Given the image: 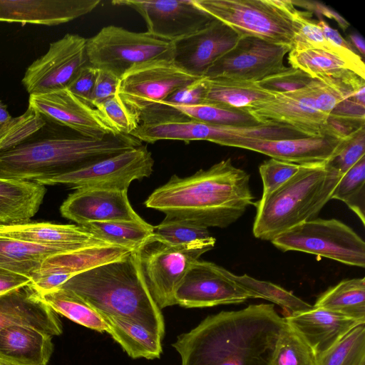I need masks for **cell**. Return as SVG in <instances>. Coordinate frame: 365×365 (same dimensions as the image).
I'll return each mask as SVG.
<instances>
[{
	"label": "cell",
	"mask_w": 365,
	"mask_h": 365,
	"mask_svg": "<svg viewBox=\"0 0 365 365\" xmlns=\"http://www.w3.org/2000/svg\"><path fill=\"white\" fill-rule=\"evenodd\" d=\"M284 317L272 304L223 311L179 336L181 365H271Z\"/></svg>",
	"instance_id": "cell-1"
},
{
	"label": "cell",
	"mask_w": 365,
	"mask_h": 365,
	"mask_svg": "<svg viewBox=\"0 0 365 365\" xmlns=\"http://www.w3.org/2000/svg\"><path fill=\"white\" fill-rule=\"evenodd\" d=\"M250 175L230 158L190 176L172 175L145 201L148 208L206 227H227L254 204Z\"/></svg>",
	"instance_id": "cell-2"
},
{
	"label": "cell",
	"mask_w": 365,
	"mask_h": 365,
	"mask_svg": "<svg viewBox=\"0 0 365 365\" xmlns=\"http://www.w3.org/2000/svg\"><path fill=\"white\" fill-rule=\"evenodd\" d=\"M58 288L73 292L101 315L133 320L164 336V318L149 292L137 252L78 274Z\"/></svg>",
	"instance_id": "cell-3"
},
{
	"label": "cell",
	"mask_w": 365,
	"mask_h": 365,
	"mask_svg": "<svg viewBox=\"0 0 365 365\" xmlns=\"http://www.w3.org/2000/svg\"><path fill=\"white\" fill-rule=\"evenodd\" d=\"M129 135L101 138L54 135L0 153V178L36 181L69 173L142 145Z\"/></svg>",
	"instance_id": "cell-4"
},
{
	"label": "cell",
	"mask_w": 365,
	"mask_h": 365,
	"mask_svg": "<svg viewBox=\"0 0 365 365\" xmlns=\"http://www.w3.org/2000/svg\"><path fill=\"white\" fill-rule=\"evenodd\" d=\"M341 178L326 163L300 165L287 181L254 202L255 237L271 241L287 230L315 219L331 200Z\"/></svg>",
	"instance_id": "cell-5"
},
{
	"label": "cell",
	"mask_w": 365,
	"mask_h": 365,
	"mask_svg": "<svg viewBox=\"0 0 365 365\" xmlns=\"http://www.w3.org/2000/svg\"><path fill=\"white\" fill-rule=\"evenodd\" d=\"M201 10L231 27L242 37H256L290 48L298 11L291 1L193 0Z\"/></svg>",
	"instance_id": "cell-6"
},
{
	"label": "cell",
	"mask_w": 365,
	"mask_h": 365,
	"mask_svg": "<svg viewBox=\"0 0 365 365\" xmlns=\"http://www.w3.org/2000/svg\"><path fill=\"white\" fill-rule=\"evenodd\" d=\"M88 62L118 78L132 66L153 61L172 60L174 43L148 31L134 32L110 25L87 38Z\"/></svg>",
	"instance_id": "cell-7"
},
{
	"label": "cell",
	"mask_w": 365,
	"mask_h": 365,
	"mask_svg": "<svg viewBox=\"0 0 365 365\" xmlns=\"http://www.w3.org/2000/svg\"><path fill=\"white\" fill-rule=\"evenodd\" d=\"M279 250L299 251L364 268L365 242L349 226L336 219H314L271 240Z\"/></svg>",
	"instance_id": "cell-8"
},
{
	"label": "cell",
	"mask_w": 365,
	"mask_h": 365,
	"mask_svg": "<svg viewBox=\"0 0 365 365\" xmlns=\"http://www.w3.org/2000/svg\"><path fill=\"white\" fill-rule=\"evenodd\" d=\"M213 237L191 243L169 245L149 240L137 252L149 292L161 309L176 304V289L192 264L212 250Z\"/></svg>",
	"instance_id": "cell-9"
},
{
	"label": "cell",
	"mask_w": 365,
	"mask_h": 365,
	"mask_svg": "<svg viewBox=\"0 0 365 365\" xmlns=\"http://www.w3.org/2000/svg\"><path fill=\"white\" fill-rule=\"evenodd\" d=\"M199 78L172 60L145 62L132 66L123 74L116 95L140 119L172 93Z\"/></svg>",
	"instance_id": "cell-10"
},
{
	"label": "cell",
	"mask_w": 365,
	"mask_h": 365,
	"mask_svg": "<svg viewBox=\"0 0 365 365\" xmlns=\"http://www.w3.org/2000/svg\"><path fill=\"white\" fill-rule=\"evenodd\" d=\"M153 165L151 152L142 145L78 170L34 182L43 185L63 184L75 190H128L133 181L150 177Z\"/></svg>",
	"instance_id": "cell-11"
},
{
	"label": "cell",
	"mask_w": 365,
	"mask_h": 365,
	"mask_svg": "<svg viewBox=\"0 0 365 365\" xmlns=\"http://www.w3.org/2000/svg\"><path fill=\"white\" fill-rule=\"evenodd\" d=\"M87 38L67 34L51 43L47 52L26 70L22 83L31 94H41L67 88L78 71L89 63Z\"/></svg>",
	"instance_id": "cell-12"
},
{
	"label": "cell",
	"mask_w": 365,
	"mask_h": 365,
	"mask_svg": "<svg viewBox=\"0 0 365 365\" xmlns=\"http://www.w3.org/2000/svg\"><path fill=\"white\" fill-rule=\"evenodd\" d=\"M290 48L247 36L216 61L204 77L238 81L258 82L285 70L284 58Z\"/></svg>",
	"instance_id": "cell-13"
},
{
	"label": "cell",
	"mask_w": 365,
	"mask_h": 365,
	"mask_svg": "<svg viewBox=\"0 0 365 365\" xmlns=\"http://www.w3.org/2000/svg\"><path fill=\"white\" fill-rule=\"evenodd\" d=\"M254 298L229 277L228 270L199 259L189 268L175 294L176 304L186 308L237 304Z\"/></svg>",
	"instance_id": "cell-14"
},
{
	"label": "cell",
	"mask_w": 365,
	"mask_h": 365,
	"mask_svg": "<svg viewBox=\"0 0 365 365\" xmlns=\"http://www.w3.org/2000/svg\"><path fill=\"white\" fill-rule=\"evenodd\" d=\"M111 3L135 10L143 19L148 32L171 42L197 32L215 19L199 9L193 0H114Z\"/></svg>",
	"instance_id": "cell-15"
},
{
	"label": "cell",
	"mask_w": 365,
	"mask_h": 365,
	"mask_svg": "<svg viewBox=\"0 0 365 365\" xmlns=\"http://www.w3.org/2000/svg\"><path fill=\"white\" fill-rule=\"evenodd\" d=\"M29 107L45 118L84 137L101 138L118 135L95 108L66 88L29 95Z\"/></svg>",
	"instance_id": "cell-16"
},
{
	"label": "cell",
	"mask_w": 365,
	"mask_h": 365,
	"mask_svg": "<svg viewBox=\"0 0 365 365\" xmlns=\"http://www.w3.org/2000/svg\"><path fill=\"white\" fill-rule=\"evenodd\" d=\"M240 38L231 27L214 19L203 29L173 42V61L189 73L203 77Z\"/></svg>",
	"instance_id": "cell-17"
},
{
	"label": "cell",
	"mask_w": 365,
	"mask_h": 365,
	"mask_svg": "<svg viewBox=\"0 0 365 365\" xmlns=\"http://www.w3.org/2000/svg\"><path fill=\"white\" fill-rule=\"evenodd\" d=\"M60 211L63 217L81 226L93 222H145L132 207L128 190L77 189L64 200Z\"/></svg>",
	"instance_id": "cell-18"
},
{
	"label": "cell",
	"mask_w": 365,
	"mask_h": 365,
	"mask_svg": "<svg viewBox=\"0 0 365 365\" xmlns=\"http://www.w3.org/2000/svg\"><path fill=\"white\" fill-rule=\"evenodd\" d=\"M247 110L262 124H282L307 136L324 135L328 115L317 110L301 89L275 93L274 98Z\"/></svg>",
	"instance_id": "cell-19"
},
{
	"label": "cell",
	"mask_w": 365,
	"mask_h": 365,
	"mask_svg": "<svg viewBox=\"0 0 365 365\" xmlns=\"http://www.w3.org/2000/svg\"><path fill=\"white\" fill-rule=\"evenodd\" d=\"M347 138L324 135L277 140L240 139L230 141L227 146L250 150L271 158L303 165L327 163Z\"/></svg>",
	"instance_id": "cell-20"
},
{
	"label": "cell",
	"mask_w": 365,
	"mask_h": 365,
	"mask_svg": "<svg viewBox=\"0 0 365 365\" xmlns=\"http://www.w3.org/2000/svg\"><path fill=\"white\" fill-rule=\"evenodd\" d=\"M101 0H0V21L56 26L94 10Z\"/></svg>",
	"instance_id": "cell-21"
},
{
	"label": "cell",
	"mask_w": 365,
	"mask_h": 365,
	"mask_svg": "<svg viewBox=\"0 0 365 365\" xmlns=\"http://www.w3.org/2000/svg\"><path fill=\"white\" fill-rule=\"evenodd\" d=\"M14 325L30 327L51 336L62 333L57 314L29 284L0 295V331Z\"/></svg>",
	"instance_id": "cell-22"
},
{
	"label": "cell",
	"mask_w": 365,
	"mask_h": 365,
	"mask_svg": "<svg viewBox=\"0 0 365 365\" xmlns=\"http://www.w3.org/2000/svg\"><path fill=\"white\" fill-rule=\"evenodd\" d=\"M175 134L179 140L185 143L207 140L225 146L234 140H277L307 137L296 129L282 124L234 127L212 125L190 118L183 119L177 124Z\"/></svg>",
	"instance_id": "cell-23"
},
{
	"label": "cell",
	"mask_w": 365,
	"mask_h": 365,
	"mask_svg": "<svg viewBox=\"0 0 365 365\" xmlns=\"http://www.w3.org/2000/svg\"><path fill=\"white\" fill-rule=\"evenodd\" d=\"M284 319L312 349L317 358L354 327L365 324L314 306L307 311L286 316Z\"/></svg>",
	"instance_id": "cell-24"
},
{
	"label": "cell",
	"mask_w": 365,
	"mask_h": 365,
	"mask_svg": "<svg viewBox=\"0 0 365 365\" xmlns=\"http://www.w3.org/2000/svg\"><path fill=\"white\" fill-rule=\"evenodd\" d=\"M288 62L312 79H317L337 91L344 98L365 87V79L350 70L341 59L320 49L290 51Z\"/></svg>",
	"instance_id": "cell-25"
},
{
	"label": "cell",
	"mask_w": 365,
	"mask_h": 365,
	"mask_svg": "<svg viewBox=\"0 0 365 365\" xmlns=\"http://www.w3.org/2000/svg\"><path fill=\"white\" fill-rule=\"evenodd\" d=\"M0 236L33 243L56 246L68 251L97 245H109L81 225L51 222L0 225Z\"/></svg>",
	"instance_id": "cell-26"
},
{
	"label": "cell",
	"mask_w": 365,
	"mask_h": 365,
	"mask_svg": "<svg viewBox=\"0 0 365 365\" xmlns=\"http://www.w3.org/2000/svg\"><path fill=\"white\" fill-rule=\"evenodd\" d=\"M52 336L36 329L14 325L0 331V358L20 365H47Z\"/></svg>",
	"instance_id": "cell-27"
},
{
	"label": "cell",
	"mask_w": 365,
	"mask_h": 365,
	"mask_svg": "<svg viewBox=\"0 0 365 365\" xmlns=\"http://www.w3.org/2000/svg\"><path fill=\"white\" fill-rule=\"evenodd\" d=\"M34 181L0 178V225L29 222L46 194Z\"/></svg>",
	"instance_id": "cell-28"
},
{
	"label": "cell",
	"mask_w": 365,
	"mask_h": 365,
	"mask_svg": "<svg viewBox=\"0 0 365 365\" xmlns=\"http://www.w3.org/2000/svg\"><path fill=\"white\" fill-rule=\"evenodd\" d=\"M128 249L112 245H91L48 257L34 274H59L68 277L129 255Z\"/></svg>",
	"instance_id": "cell-29"
},
{
	"label": "cell",
	"mask_w": 365,
	"mask_h": 365,
	"mask_svg": "<svg viewBox=\"0 0 365 365\" xmlns=\"http://www.w3.org/2000/svg\"><path fill=\"white\" fill-rule=\"evenodd\" d=\"M150 110L153 115L164 119L182 116L222 126L252 127L262 125L246 110L208 103L189 106L158 105Z\"/></svg>",
	"instance_id": "cell-30"
},
{
	"label": "cell",
	"mask_w": 365,
	"mask_h": 365,
	"mask_svg": "<svg viewBox=\"0 0 365 365\" xmlns=\"http://www.w3.org/2000/svg\"><path fill=\"white\" fill-rule=\"evenodd\" d=\"M66 252L69 251L0 236V268L31 279L48 257Z\"/></svg>",
	"instance_id": "cell-31"
},
{
	"label": "cell",
	"mask_w": 365,
	"mask_h": 365,
	"mask_svg": "<svg viewBox=\"0 0 365 365\" xmlns=\"http://www.w3.org/2000/svg\"><path fill=\"white\" fill-rule=\"evenodd\" d=\"M108 327V333L132 358L153 359L162 354V337L128 319L101 315Z\"/></svg>",
	"instance_id": "cell-32"
},
{
	"label": "cell",
	"mask_w": 365,
	"mask_h": 365,
	"mask_svg": "<svg viewBox=\"0 0 365 365\" xmlns=\"http://www.w3.org/2000/svg\"><path fill=\"white\" fill-rule=\"evenodd\" d=\"M274 95L257 83L205 77L203 103L247 110L272 100Z\"/></svg>",
	"instance_id": "cell-33"
},
{
	"label": "cell",
	"mask_w": 365,
	"mask_h": 365,
	"mask_svg": "<svg viewBox=\"0 0 365 365\" xmlns=\"http://www.w3.org/2000/svg\"><path fill=\"white\" fill-rule=\"evenodd\" d=\"M311 16L309 11H299L295 16L296 32L290 51L320 49L332 53L346 63L351 71L365 79V66L361 56L357 52L343 51L329 42L318 23L310 19Z\"/></svg>",
	"instance_id": "cell-34"
},
{
	"label": "cell",
	"mask_w": 365,
	"mask_h": 365,
	"mask_svg": "<svg viewBox=\"0 0 365 365\" xmlns=\"http://www.w3.org/2000/svg\"><path fill=\"white\" fill-rule=\"evenodd\" d=\"M314 307L365 323L364 277L341 281L321 294Z\"/></svg>",
	"instance_id": "cell-35"
},
{
	"label": "cell",
	"mask_w": 365,
	"mask_h": 365,
	"mask_svg": "<svg viewBox=\"0 0 365 365\" xmlns=\"http://www.w3.org/2000/svg\"><path fill=\"white\" fill-rule=\"evenodd\" d=\"M99 240L138 252L152 237L154 226L147 222H93L82 225Z\"/></svg>",
	"instance_id": "cell-36"
},
{
	"label": "cell",
	"mask_w": 365,
	"mask_h": 365,
	"mask_svg": "<svg viewBox=\"0 0 365 365\" xmlns=\"http://www.w3.org/2000/svg\"><path fill=\"white\" fill-rule=\"evenodd\" d=\"M39 296L56 313L87 328L108 332V324L101 314L73 292L57 288Z\"/></svg>",
	"instance_id": "cell-37"
},
{
	"label": "cell",
	"mask_w": 365,
	"mask_h": 365,
	"mask_svg": "<svg viewBox=\"0 0 365 365\" xmlns=\"http://www.w3.org/2000/svg\"><path fill=\"white\" fill-rule=\"evenodd\" d=\"M228 275L237 284L252 293L255 298L264 299L280 306L286 316L305 312L313 307L291 292L272 282L259 280L247 274L236 275L230 271Z\"/></svg>",
	"instance_id": "cell-38"
},
{
	"label": "cell",
	"mask_w": 365,
	"mask_h": 365,
	"mask_svg": "<svg viewBox=\"0 0 365 365\" xmlns=\"http://www.w3.org/2000/svg\"><path fill=\"white\" fill-rule=\"evenodd\" d=\"M331 199L344 202L365 225V156L341 176Z\"/></svg>",
	"instance_id": "cell-39"
},
{
	"label": "cell",
	"mask_w": 365,
	"mask_h": 365,
	"mask_svg": "<svg viewBox=\"0 0 365 365\" xmlns=\"http://www.w3.org/2000/svg\"><path fill=\"white\" fill-rule=\"evenodd\" d=\"M365 362V324H361L320 355L317 365H361Z\"/></svg>",
	"instance_id": "cell-40"
},
{
	"label": "cell",
	"mask_w": 365,
	"mask_h": 365,
	"mask_svg": "<svg viewBox=\"0 0 365 365\" xmlns=\"http://www.w3.org/2000/svg\"><path fill=\"white\" fill-rule=\"evenodd\" d=\"M317 360L312 349L286 322L278 338L271 365H317Z\"/></svg>",
	"instance_id": "cell-41"
},
{
	"label": "cell",
	"mask_w": 365,
	"mask_h": 365,
	"mask_svg": "<svg viewBox=\"0 0 365 365\" xmlns=\"http://www.w3.org/2000/svg\"><path fill=\"white\" fill-rule=\"evenodd\" d=\"M46 123V118L30 107L21 115L11 117L0 126V153L32 139Z\"/></svg>",
	"instance_id": "cell-42"
},
{
	"label": "cell",
	"mask_w": 365,
	"mask_h": 365,
	"mask_svg": "<svg viewBox=\"0 0 365 365\" xmlns=\"http://www.w3.org/2000/svg\"><path fill=\"white\" fill-rule=\"evenodd\" d=\"M210 237L206 227L188 220L165 216L160 224L154 226L150 240L169 245H180Z\"/></svg>",
	"instance_id": "cell-43"
},
{
	"label": "cell",
	"mask_w": 365,
	"mask_h": 365,
	"mask_svg": "<svg viewBox=\"0 0 365 365\" xmlns=\"http://www.w3.org/2000/svg\"><path fill=\"white\" fill-rule=\"evenodd\" d=\"M95 108L118 134L130 135L140 124L139 118L123 103L117 95L97 105Z\"/></svg>",
	"instance_id": "cell-44"
},
{
	"label": "cell",
	"mask_w": 365,
	"mask_h": 365,
	"mask_svg": "<svg viewBox=\"0 0 365 365\" xmlns=\"http://www.w3.org/2000/svg\"><path fill=\"white\" fill-rule=\"evenodd\" d=\"M365 156V127L349 137L326 165L343 175L362 157Z\"/></svg>",
	"instance_id": "cell-45"
},
{
	"label": "cell",
	"mask_w": 365,
	"mask_h": 365,
	"mask_svg": "<svg viewBox=\"0 0 365 365\" xmlns=\"http://www.w3.org/2000/svg\"><path fill=\"white\" fill-rule=\"evenodd\" d=\"M312 80V78L304 71L290 66L256 83L266 91L282 93L300 89Z\"/></svg>",
	"instance_id": "cell-46"
},
{
	"label": "cell",
	"mask_w": 365,
	"mask_h": 365,
	"mask_svg": "<svg viewBox=\"0 0 365 365\" xmlns=\"http://www.w3.org/2000/svg\"><path fill=\"white\" fill-rule=\"evenodd\" d=\"M299 165L274 158L264 161L259 168L263 184L262 197L270 194L292 177L299 170Z\"/></svg>",
	"instance_id": "cell-47"
},
{
	"label": "cell",
	"mask_w": 365,
	"mask_h": 365,
	"mask_svg": "<svg viewBox=\"0 0 365 365\" xmlns=\"http://www.w3.org/2000/svg\"><path fill=\"white\" fill-rule=\"evenodd\" d=\"M300 89L317 110L328 115L344 100L337 91L317 79H312Z\"/></svg>",
	"instance_id": "cell-48"
},
{
	"label": "cell",
	"mask_w": 365,
	"mask_h": 365,
	"mask_svg": "<svg viewBox=\"0 0 365 365\" xmlns=\"http://www.w3.org/2000/svg\"><path fill=\"white\" fill-rule=\"evenodd\" d=\"M205 79V77H200L193 82L178 88L157 106H189L203 103Z\"/></svg>",
	"instance_id": "cell-49"
},
{
	"label": "cell",
	"mask_w": 365,
	"mask_h": 365,
	"mask_svg": "<svg viewBox=\"0 0 365 365\" xmlns=\"http://www.w3.org/2000/svg\"><path fill=\"white\" fill-rule=\"evenodd\" d=\"M97 73L98 69L88 63L78 71L66 88L90 105Z\"/></svg>",
	"instance_id": "cell-50"
},
{
	"label": "cell",
	"mask_w": 365,
	"mask_h": 365,
	"mask_svg": "<svg viewBox=\"0 0 365 365\" xmlns=\"http://www.w3.org/2000/svg\"><path fill=\"white\" fill-rule=\"evenodd\" d=\"M364 120L329 114L324 134L339 139L347 138L364 126Z\"/></svg>",
	"instance_id": "cell-51"
},
{
	"label": "cell",
	"mask_w": 365,
	"mask_h": 365,
	"mask_svg": "<svg viewBox=\"0 0 365 365\" xmlns=\"http://www.w3.org/2000/svg\"><path fill=\"white\" fill-rule=\"evenodd\" d=\"M119 78L98 70L97 76L91 96L90 105L95 108L97 105L114 96L117 93Z\"/></svg>",
	"instance_id": "cell-52"
},
{
	"label": "cell",
	"mask_w": 365,
	"mask_h": 365,
	"mask_svg": "<svg viewBox=\"0 0 365 365\" xmlns=\"http://www.w3.org/2000/svg\"><path fill=\"white\" fill-rule=\"evenodd\" d=\"M291 2L294 6L297 5L316 13L320 18L321 16H324L334 19L344 31L349 26V24L336 11L320 2L313 1H291Z\"/></svg>",
	"instance_id": "cell-53"
},
{
	"label": "cell",
	"mask_w": 365,
	"mask_h": 365,
	"mask_svg": "<svg viewBox=\"0 0 365 365\" xmlns=\"http://www.w3.org/2000/svg\"><path fill=\"white\" fill-rule=\"evenodd\" d=\"M31 279L0 268V295L29 284Z\"/></svg>",
	"instance_id": "cell-54"
},
{
	"label": "cell",
	"mask_w": 365,
	"mask_h": 365,
	"mask_svg": "<svg viewBox=\"0 0 365 365\" xmlns=\"http://www.w3.org/2000/svg\"><path fill=\"white\" fill-rule=\"evenodd\" d=\"M365 106H361L349 99L341 101L330 114L344 117L365 119Z\"/></svg>",
	"instance_id": "cell-55"
},
{
	"label": "cell",
	"mask_w": 365,
	"mask_h": 365,
	"mask_svg": "<svg viewBox=\"0 0 365 365\" xmlns=\"http://www.w3.org/2000/svg\"><path fill=\"white\" fill-rule=\"evenodd\" d=\"M349 39L351 41V45L363 58L365 55V44L363 38L359 34H351L349 36Z\"/></svg>",
	"instance_id": "cell-56"
},
{
	"label": "cell",
	"mask_w": 365,
	"mask_h": 365,
	"mask_svg": "<svg viewBox=\"0 0 365 365\" xmlns=\"http://www.w3.org/2000/svg\"><path fill=\"white\" fill-rule=\"evenodd\" d=\"M11 118L10 115L6 106L0 101V126L5 123L8 120Z\"/></svg>",
	"instance_id": "cell-57"
},
{
	"label": "cell",
	"mask_w": 365,
	"mask_h": 365,
	"mask_svg": "<svg viewBox=\"0 0 365 365\" xmlns=\"http://www.w3.org/2000/svg\"><path fill=\"white\" fill-rule=\"evenodd\" d=\"M0 365H20L8 360L0 358Z\"/></svg>",
	"instance_id": "cell-58"
},
{
	"label": "cell",
	"mask_w": 365,
	"mask_h": 365,
	"mask_svg": "<svg viewBox=\"0 0 365 365\" xmlns=\"http://www.w3.org/2000/svg\"><path fill=\"white\" fill-rule=\"evenodd\" d=\"M361 365H365V362L362 363Z\"/></svg>",
	"instance_id": "cell-59"
}]
</instances>
